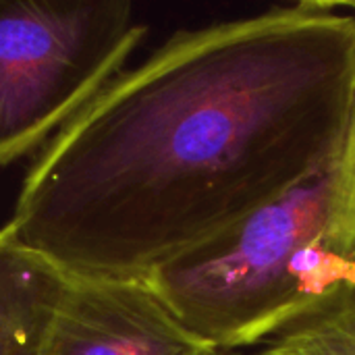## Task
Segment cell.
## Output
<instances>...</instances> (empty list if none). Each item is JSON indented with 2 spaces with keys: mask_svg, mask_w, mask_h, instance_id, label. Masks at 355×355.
Listing matches in <instances>:
<instances>
[{
  "mask_svg": "<svg viewBox=\"0 0 355 355\" xmlns=\"http://www.w3.org/2000/svg\"><path fill=\"white\" fill-rule=\"evenodd\" d=\"M69 272L0 229V355H42Z\"/></svg>",
  "mask_w": 355,
  "mask_h": 355,
  "instance_id": "5",
  "label": "cell"
},
{
  "mask_svg": "<svg viewBox=\"0 0 355 355\" xmlns=\"http://www.w3.org/2000/svg\"><path fill=\"white\" fill-rule=\"evenodd\" d=\"M146 281L214 349L264 345L355 287V104L337 150L304 181Z\"/></svg>",
  "mask_w": 355,
  "mask_h": 355,
  "instance_id": "2",
  "label": "cell"
},
{
  "mask_svg": "<svg viewBox=\"0 0 355 355\" xmlns=\"http://www.w3.org/2000/svg\"><path fill=\"white\" fill-rule=\"evenodd\" d=\"M144 35L127 0H0V166L50 141Z\"/></svg>",
  "mask_w": 355,
  "mask_h": 355,
  "instance_id": "3",
  "label": "cell"
},
{
  "mask_svg": "<svg viewBox=\"0 0 355 355\" xmlns=\"http://www.w3.org/2000/svg\"><path fill=\"white\" fill-rule=\"evenodd\" d=\"M212 355H260V354H245V352H241V349H218V352H214Z\"/></svg>",
  "mask_w": 355,
  "mask_h": 355,
  "instance_id": "7",
  "label": "cell"
},
{
  "mask_svg": "<svg viewBox=\"0 0 355 355\" xmlns=\"http://www.w3.org/2000/svg\"><path fill=\"white\" fill-rule=\"evenodd\" d=\"M260 355H355V287L295 318Z\"/></svg>",
  "mask_w": 355,
  "mask_h": 355,
  "instance_id": "6",
  "label": "cell"
},
{
  "mask_svg": "<svg viewBox=\"0 0 355 355\" xmlns=\"http://www.w3.org/2000/svg\"><path fill=\"white\" fill-rule=\"evenodd\" d=\"M146 279L69 275L42 355H212Z\"/></svg>",
  "mask_w": 355,
  "mask_h": 355,
  "instance_id": "4",
  "label": "cell"
},
{
  "mask_svg": "<svg viewBox=\"0 0 355 355\" xmlns=\"http://www.w3.org/2000/svg\"><path fill=\"white\" fill-rule=\"evenodd\" d=\"M354 104L339 2L177 31L44 146L10 227L69 275L146 279L310 177Z\"/></svg>",
  "mask_w": 355,
  "mask_h": 355,
  "instance_id": "1",
  "label": "cell"
},
{
  "mask_svg": "<svg viewBox=\"0 0 355 355\" xmlns=\"http://www.w3.org/2000/svg\"><path fill=\"white\" fill-rule=\"evenodd\" d=\"M339 4H341V6H343L345 10H349L352 15H355V0H354V2H339Z\"/></svg>",
  "mask_w": 355,
  "mask_h": 355,
  "instance_id": "8",
  "label": "cell"
}]
</instances>
